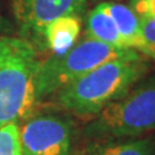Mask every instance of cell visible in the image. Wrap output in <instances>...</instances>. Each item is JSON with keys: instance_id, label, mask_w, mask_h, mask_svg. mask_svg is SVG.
I'll return each instance as SVG.
<instances>
[{"instance_id": "cell-1", "label": "cell", "mask_w": 155, "mask_h": 155, "mask_svg": "<svg viewBox=\"0 0 155 155\" xmlns=\"http://www.w3.org/2000/svg\"><path fill=\"white\" fill-rule=\"evenodd\" d=\"M141 53L105 62L56 93V104L81 118H94L147 75Z\"/></svg>"}, {"instance_id": "cell-2", "label": "cell", "mask_w": 155, "mask_h": 155, "mask_svg": "<svg viewBox=\"0 0 155 155\" xmlns=\"http://www.w3.org/2000/svg\"><path fill=\"white\" fill-rule=\"evenodd\" d=\"M39 64L32 43L23 38L0 36V128L27 118L38 104Z\"/></svg>"}, {"instance_id": "cell-3", "label": "cell", "mask_w": 155, "mask_h": 155, "mask_svg": "<svg viewBox=\"0 0 155 155\" xmlns=\"http://www.w3.org/2000/svg\"><path fill=\"white\" fill-rule=\"evenodd\" d=\"M155 130V74L138 80L87 125L91 140L136 138Z\"/></svg>"}, {"instance_id": "cell-4", "label": "cell", "mask_w": 155, "mask_h": 155, "mask_svg": "<svg viewBox=\"0 0 155 155\" xmlns=\"http://www.w3.org/2000/svg\"><path fill=\"white\" fill-rule=\"evenodd\" d=\"M137 51L115 48L84 36L62 54H52L39 64L35 92L38 102L85 75L105 62L137 54Z\"/></svg>"}, {"instance_id": "cell-5", "label": "cell", "mask_w": 155, "mask_h": 155, "mask_svg": "<svg viewBox=\"0 0 155 155\" xmlns=\"http://www.w3.org/2000/svg\"><path fill=\"white\" fill-rule=\"evenodd\" d=\"M21 155H71L72 124L65 116H34L19 128Z\"/></svg>"}, {"instance_id": "cell-6", "label": "cell", "mask_w": 155, "mask_h": 155, "mask_svg": "<svg viewBox=\"0 0 155 155\" xmlns=\"http://www.w3.org/2000/svg\"><path fill=\"white\" fill-rule=\"evenodd\" d=\"M12 9L26 40L41 44L43 31L48 23L71 14L83 17L87 0H12Z\"/></svg>"}, {"instance_id": "cell-7", "label": "cell", "mask_w": 155, "mask_h": 155, "mask_svg": "<svg viewBox=\"0 0 155 155\" xmlns=\"http://www.w3.org/2000/svg\"><path fill=\"white\" fill-rule=\"evenodd\" d=\"M98 4L113 19L125 47L140 53L142 48L141 18L128 4L119 2H104Z\"/></svg>"}, {"instance_id": "cell-8", "label": "cell", "mask_w": 155, "mask_h": 155, "mask_svg": "<svg viewBox=\"0 0 155 155\" xmlns=\"http://www.w3.org/2000/svg\"><path fill=\"white\" fill-rule=\"evenodd\" d=\"M83 155H155V137L92 140Z\"/></svg>"}, {"instance_id": "cell-9", "label": "cell", "mask_w": 155, "mask_h": 155, "mask_svg": "<svg viewBox=\"0 0 155 155\" xmlns=\"http://www.w3.org/2000/svg\"><path fill=\"white\" fill-rule=\"evenodd\" d=\"M81 31L80 16H64L49 22L43 31V44L53 52L62 54L78 41Z\"/></svg>"}, {"instance_id": "cell-10", "label": "cell", "mask_w": 155, "mask_h": 155, "mask_svg": "<svg viewBox=\"0 0 155 155\" xmlns=\"http://www.w3.org/2000/svg\"><path fill=\"white\" fill-rule=\"evenodd\" d=\"M84 36L115 48H127L122 38H120L118 30H116L113 19L110 18V16L104 11L100 4H97L87 14ZM127 49H129V48H127Z\"/></svg>"}, {"instance_id": "cell-11", "label": "cell", "mask_w": 155, "mask_h": 155, "mask_svg": "<svg viewBox=\"0 0 155 155\" xmlns=\"http://www.w3.org/2000/svg\"><path fill=\"white\" fill-rule=\"evenodd\" d=\"M0 155H21L18 124L0 128Z\"/></svg>"}, {"instance_id": "cell-12", "label": "cell", "mask_w": 155, "mask_h": 155, "mask_svg": "<svg viewBox=\"0 0 155 155\" xmlns=\"http://www.w3.org/2000/svg\"><path fill=\"white\" fill-rule=\"evenodd\" d=\"M142 48L140 53L143 57L155 61V18L141 19Z\"/></svg>"}, {"instance_id": "cell-13", "label": "cell", "mask_w": 155, "mask_h": 155, "mask_svg": "<svg viewBox=\"0 0 155 155\" xmlns=\"http://www.w3.org/2000/svg\"><path fill=\"white\" fill-rule=\"evenodd\" d=\"M128 5L141 18H155V0H129Z\"/></svg>"}, {"instance_id": "cell-14", "label": "cell", "mask_w": 155, "mask_h": 155, "mask_svg": "<svg viewBox=\"0 0 155 155\" xmlns=\"http://www.w3.org/2000/svg\"><path fill=\"white\" fill-rule=\"evenodd\" d=\"M93 2H100V3H104V2H119V0H93Z\"/></svg>"}]
</instances>
